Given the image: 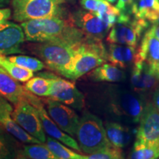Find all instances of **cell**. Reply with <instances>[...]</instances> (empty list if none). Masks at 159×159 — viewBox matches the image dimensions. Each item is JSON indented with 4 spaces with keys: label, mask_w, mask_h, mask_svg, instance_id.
Here are the masks:
<instances>
[{
    "label": "cell",
    "mask_w": 159,
    "mask_h": 159,
    "mask_svg": "<svg viewBox=\"0 0 159 159\" xmlns=\"http://www.w3.org/2000/svg\"><path fill=\"white\" fill-rule=\"evenodd\" d=\"M71 18L75 25L89 39L102 40L111 29L100 18L91 12L79 11Z\"/></svg>",
    "instance_id": "5bb4252c"
},
{
    "label": "cell",
    "mask_w": 159,
    "mask_h": 159,
    "mask_svg": "<svg viewBox=\"0 0 159 159\" xmlns=\"http://www.w3.org/2000/svg\"><path fill=\"white\" fill-rule=\"evenodd\" d=\"M25 39L33 42L57 41L77 47L85 39V35L76 25L71 16L45 18L21 22Z\"/></svg>",
    "instance_id": "6da1fadb"
},
{
    "label": "cell",
    "mask_w": 159,
    "mask_h": 159,
    "mask_svg": "<svg viewBox=\"0 0 159 159\" xmlns=\"http://www.w3.org/2000/svg\"><path fill=\"white\" fill-rule=\"evenodd\" d=\"M150 68L152 74L155 75V77L159 80V63H153V64H150Z\"/></svg>",
    "instance_id": "e575fe53"
},
{
    "label": "cell",
    "mask_w": 159,
    "mask_h": 159,
    "mask_svg": "<svg viewBox=\"0 0 159 159\" xmlns=\"http://www.w3.org/2000/svg\"><path fill=\"white\" fill-rule=\"evenodd\" d=\"M152 103H153L157 110L159 111V83L154 89L153 94H152Z\"/></svg>",
    "instance_id": "836d02e7"
},
{
    "label": "cell",
    "mask_w": 159,
    "mask_h": 159,
    "mask_svg": "<svg viewBox=\"0 0 159 159\" xmlns=\"http://www.w3.org/2000/svg\"><path fill=\"white\" fill-rule=\"evenodd\" d=\"M27 93V91L19 81L10 76L0 66V96L15 105L25 98Z\"/></svg>",
    "instance_id": "e0dca14e"
},
{
    "label": "cell",
    "mask_w": 159,
    "mask_h": 159,
    "mask_svg": "<svg viewBox=\"0 0 159 159\" xmlns=\"http://www.w3.org/2000/svg\"><path fill=\"white\" fill-rule=\"evenodd\" d=\"M26 98L32 105H34L35 108H37L38 111H39L40 119H41V123H42V126L45 134H47L51 138L59 141L60 142H61L62 144H65L66 146L69 147L71 149H73V150H76L79 152H82L77 141L73 137L63 132L53 122L52 119L49 117L47 110L43 107V100L39 99L38 97H35V95L31 94L29 91H27Z\"/></svg>",
    "instance_id": "30bf717a"
},
{
    "label": "cell",
    "mask_w": 159,
    "mask_h": 159,
    "mask_svg": "<svg viewBox=\"0 0 159 159\" xmlns=\"http://www.w3.org/2000/svg\"><path fill=\"white\" fill-rule=\"evenodd\" d=\"M100 1H104L108 3H114L116 0H100Z\"/></svg>",
    "instance_id": "74e56055"
},
{
    "label": "cell",
    "mask_w": 159,
    "mask_h": 159,
    "mask_svg": "<svg viewBox=\"0 0 159 159\" xmlns=\"http://www.w3.org/2000/svg\"><path fill=\"white\" fill-rule=\"evenodd\" d=\"M45 144L58 159H83V155L77 153L51 137H47Z\"/></svg>",
    "instance_id": "d4e9b609"
},
{
    "label": "cell",
    "mask_w": 159,
    "mask_h": 159,
    "mask_svg": "<svg viewBox=\"0 0 159 159\" xmlns=\"http://www.w3.org/2000/svg\"><path fill=\"white\" fill-rule=\"evenodd\" d=\"M14 105L12 115L15 122L27 134L41 143H45L47 136L37 108L26 97Z\"/></svg>",
    "instance_id": "9c48e42d"
},
{
    "label": "cell",
    "mask_w": 159,
    "mask_h": 159,
    "mask_svg": "<svg viewBox=\"0 0 159 159\" xmlns=\"http://www.w3.org/2000/svg\"><path fill=\"white\" fill-rule=\"evenodd\" d=\"M131 15L136 19L148 20L154 23L159 16L158 0H136L131 8Z\"/></svg>",
    "instance_id": "44dd1931"
},
{
    "label": "cell",
    "mask_w": 159,
    "mask_h": 159,
    "mask_svg": "<svg viewBox=\"0 0 159 159\" xmlns=\"http://www.w3.org/2000/svg\"><path fill=\"white\" fill-rule=\"evenodd\" d=\"M25 159H27V158H25Z\"/></svg>",
    "instance_id": "b9f144b4"
},
{
    "label": "cell",
    "mask_w": 159,
    "mask_h": 159,
    "mask_svg": "<svg viewBox=\"0 0 159 159\" xmlns=\"http://www.w3.org/2000/svg\"><path fill=\"white\" fill-rule=\"evenodd\" d=\"M89 77L95 82L117 83L126 80V75L122 69L112 63H103L94 69Z\"/></svg>",
    "instance_id": "d6986e66"
},
{
    "label": "cell",
    "mask_w": 159,
    "mask_h": 159,
    "mask_svg": "<svg viewBox=\"0 0 159 159\" xmlns=\"http://www.w3.org/2000/svg\"><path fill=\"white\" fill-rule=\"evenodd\" d=\"M80 2L83 8L95 13L98 9L99 0H80Z\"/></svg>",
    "instance_id": "1f68e13d"
},
{
    "label": "cell",
    "mask_w": 159,
    "mask_h": 159,
    "mask_svg": "<svg viewBox=\"0 0 159 159\" xmlns=\"http://www.w3.org/2000/svg\"><path fill=\"white\" fill-rule=\"evenodd\" d=\"M13 111L11 102L0 96V126L7 134L17 141L24 144H41L38 139L27 134L23 130L13 118Z\"/></svg>",
    "instance_id": "9a60e30c"
},
{
    "label": "cell",
    "mask_w": 159,
    "mask_h": 159,
    "mask_svg": "<svg viewBox=\"0 0 159 159\" xmlns=\"http://www.w3.org/2000/svg\"><path fill=\"white\" fill-rule=\"evenodd\" d=\"M136 50V48L130 46L111 43L107 58L113 65L120 69H126L134 63Z\"/></svg>",
    "instance_id": "ac0fdd59"
},
{
    "label": "cell",
    "mask_w": 159,
    "mask_h": 159,
    "mask_svg": "<svg viewBox=\"0 0 159 159\" xmlns=\"http://www.w3.org/2000/svg\"><path fill=\"white\" fill-rule=\"evenodd\" d=\"M0 66L4 69L10 76L21 83H26L34 76L33 71L14 64L2 55H0Z\"/></svg>",
    "instance_id": "cb8c5ba5"
},
{
    "label": "cell",
    "mask_w": 159,
    "mask_h": 159,
    "mask_svg": "<svg viewBox=\"0 0 159 159\" xmlns=\"http://www.w3.org/2000/svg\"><path fill=\"white\" fill-rule=\"evenodd\" d=\"M77 47L57 41H45L33 45L32 50L43 60V63L49 69L66 77L75 57Z\"/></svg>",
    "instance_id": "5b68a950"
},
{
    "label": "cell",
    "mask_w": 159,
    "mask_h": 159,
    "mask_svg": "<svg viewBox=\"0 0 159 159\" xmlns=\"http://www.w3.org/2000/svg\"><path fill=\"white\" fill-rule=\"evenodd\" d=\"M67 0H12L13 18L18 22L45 18L64 19Z\"/></svg>",
    "instance_id": "277c9868"
},
{
    "label": "cell",
    "mask_w": 159,
    "mask_h": 159,
    "mask_svg": "<svg viewBox=\"0 0 159 159\" xmlns=\"http://www.w3.org/2000/svg\"><path fill=\"white\" fill-rule=\"evenodd\" d=\"M148 27V20L136 18L131 19L130 15L121 13L117 22L113 25L108 34L107 41L136 48L139 39Z\"/></svg>",
    "instance_id": "52a82bcc"
},
{
    "label": "cell",
    "mask_w": 159,
    "mask_h": 159,
    "mask_svg": "<svg viewBox=\"0 0 159 159\" xmlns=\"http://www.w3.org/2000/svg\"><path fill=\"white\" fill-rule=\"evenodd\" d=\"M11 2V0H0V8H2L7 6Z\"/></svg>",
    "instance_id": "8d00e7d4"
},
{
    "label": "cell",
    "mask_w": 159,
    "mask_h": 159,
    "mask_svg": "<svg viewBox=\"0 0 159 159\" xmlns=\"http://www.w3.org/2000/svg\"><path fill=\"white\" fill-rule=\"evenodd\" d=\"M136 61H144L149 65L159 63V41L152 27L143 36L140 47L136 50Z\"/></svg>",
    "instance_id": "2e32d148"
},
{
    "label": "cell",
    "mask_w": 159,
    "mask_h": 159,
    "mask_svg": "<svg viewBox=\"0 0 159 159\" xmlns=\"http://www.w3.org/2000/svg\"><path fill=\"white\" fill-rule=\"evenodd\" d=\"M75 137L83 152L92 154L111 146L102 120L89 112L80 118Z\"/></svg>",
    "instance_id": "3957f363"
},
{
    "label": "cell",
    "mask_w": 159,
    "mask_h": 159,
    "mask_svg": "<svg viewBox=\"0 0 159 159\" xmlns=\"http://www.w3.org/2000/svg\"><path fill=\"white\" fill-rule=\"evenodd\" d=\"M39 75L52 79L49 99L78 111L83 108L85 104L84 94L77 88L74 83L61 78L52 73L43 72L40 73Z\"/></svg>",
    "instance_id": "ba28073f"
},
{
    "label": "cell",
    "mask_w": 159,
    "mask_h": 159,
    "mask_svg": "<svg viewBox=\"0 0 159 159\" xmlns=\"http://www.w3.org/2000/svg\"><path fill=\"white\" fill-rule=\"evenodd\" d=\"M83 159H124L120 148H115L111 145L104 150L84 156Z\"/></svg>",
    "instance_id": "f546056e"
},
{
    "label": "cell",
    "mask_w": 159,
    "mask_h": 159,
    "mask_svg": "<svg viewBox=\"0 0 159 159\" xmlns=\"http://www.w3.org/2000/svg\"><path fill=\"white\" fill-rule=\"evenodd\" d=\"M2 132V131H1V128H0V133H1Z\"/></svg>",
    "instance_id": "60d3db41"
},
{
    "label": "cell",
    "mask_w": 159,
    "mask_h": 159,
    "mask_svg": "<svg viewBox=\"0 0 159 159\" xmlns=\"http://www.w3.org/2000/svg\"><path fill=\"white\" fill-rule=\"evenodd\" d=\"M152 28L153 30V33L159 41V25L157 24H153L152 26Z\"/></svg>",
    "instance_id": "d590c367"
},
{
    "label": "cell",
    "mask_w": 159,
    "mask_h": 159,
    "mask_svg": "<svg viewBox=\"0 0 159 159\" xmlns=\"http://www.w3.org/2000/svg\"><path fill=\"white\" fill-rule=\"evenodd\" d=\"M16 159H25V158L22 156V155L19 154V156H18V157H17V158H16Z\"/></svg>",
    "instance_id": "f35d334b"
},
{
    "label": "cell",
    "mask_w": 159,
    "mask_h": 159,
    "mask_svg": "<svg viewBox=\"0 0 159 159\" xmlns=\"http://www.w3.org/2000/svg\"><path fill=\"white\" fill-rule=\"evenodd\" d=\"M52 83L50 77L44 76L33 77L27 81L25 85V89L31 94L38 97H49Z\"/></svg>",
    "instance_id": "603a6c76"
},
{
    "label": "cell",
    "mask_w": 159,
    "mask_h": 159,
    "mask_svg": "<svg viewBox=\"0 0 159 159\" xmlns=\"http://www.w3.org/2000/svg\"><path fill=\"white\" fill-rule=\"evenodd\" d=\"M25 40L21 25L8 20L0 25V55L5 56L22 53L21 45Z\"/></svg>",
    "instance_id": "4fadbf2b"
},
{
    "label": "cell",
    "mask_w": 159,
    "mask_h": 159,
    "mask_svg": "<svg viewBox=\"0 0 159 159\" xmlns=\"http://www.w3.org/2000/svg\"><path fill=\"white\" fill-rule=\"evenodd\" d=\"M158 1H159V0H158Z\"/></svg>",
    "instance_id": "7bdbcfd3"
},
{
    "label": "cell",
    "mask_w": 159,
    "mask_h": 159,
    "mask_svg": "<svg viewBox=\"0 0 159 159\" xmlns=\"http://www.w3.org/2000/svg\"><path fill=\"white\" fill-rule=\"evenodd\" d=\"M159 80L155 77L150 70V66L148 63L143 62L142 71H141V91L142 94L154 90Z\"/></svg>",
    "instance_id": "f1b7e54d"
},
{
    "label": "cell",
    "mask_w": 159,
    "mask_h": 159,
    "mask_svg": "<svg viewBox=\"0 0 159 159\" xmlns=\"http://www.w3.org/2000/svg\"><path fill=\"white\" fill-rule=\"evenodd\" d=\"M139 122L136 141L159 144V111L152 102H147L144 105Z\"/></svg>",
    "instance_id": "7c38bea8"
},
{
    "label": "cell",
    "mask_w": 159,
    "mask_h": 159,
    "mask_svg": "<svg viewBox=\"0 0 159 159\" xmlns=\"http://www.w3.org/2000/svg\"><path fill=\"white\" fill-rule=\"evenodd\" d=\"M11 16V10L10 8H0V25L7 21Z\"/></svg>",
    "instance_id": "d6a6232c"
},
{
    "label": "cell",
    "mask_w": 159,
    "mask_h": 159,
    "mask_svg": "<svg viewBox=\"0 0 159 159\" xmlns=\"http://www.w3.org/2000/svg\"><path fill=\"white\" fill-rule=\"evenodd\" d=\"M43 101L47 106V113L53 122L66 134L75 137L80 117L74 109L49 98Z\"/></svg>",
    "instance_id": "8fae6325"
},
{
    "label": "cell",
    "mask_w": 159,
    "mask_h": 159,
    "mask_svg": "<svg viewBox=\"0 0 159 159\" xmlns=\"http://www.w3.org/2000/svg\"><path fill=\"white\" fill-rule=\"evenodd\" d=\"M159 158V144H150L135 141L131 151L130 159H158Z\"/></svg>",
    "instance_id": "7402d4cb"
},
{
    "label": "cell",
    "mask_w": 159,
    "mask_h": 159,
    "mask_svg": "<svg viewBox=\"0 0 159 159\" xmlns=\"http://www.w3.org/2000/svg\"><path fill=\"white\" fill-rule=\"evenodd\" d=\"M105 129L109 142L115 148L121 149L130 144L131 131L128 127L110 122L105 124Z\"/></svg>",
    "instance_id": "ffe728a7"
},
{
    "label": "cell",
    "mask_w": 159,
    "mask_h": 159,
    "mask_svg": "<svg viewBox=\"0 0 159 159\" xmlns=\"http://www.w3.org/2000/svg\"><path fill=\"white\" fill-rule=\"evenodd\" d=\"M108 51L102 40L85 38L77 46L75 57L66 78L75 80L80 78L89 71L103 64L108 61Z\"/></svg>",
    "instance_id": "7a4b0ae2"
},
{
    "label": "cell",
    "mask_w": 159,
    "mask_h": 159,
    "mask_svg": "<svg viewBox=\"0 0 159 159\" xmlns=\"http://www.w3.org/2000/svg\"><path fill=\"white\" fill-rule=\"evenodd\" d=\"M21 155L27 159H58L43 143L25 145Z\"/></svg>",
    "instance_id": "484cf974"
},
{
    "label": "cell",
    "mask_w": 159,
    "mask_h": 159,
    "mask_svg": "<svg viewBox=\"0 0 159 159\" xmlns=\"http://www.w3.org/2000/svg\"><path fill=\"white\" fill-rule=\"evenodd\" d=\"M110 111L118 116L133 123H139L144 105L136 93L119 87L111 86L107 93Z\"/></svg>",
    "instance_id": "8992f818"
},
{
    "label": "cell",
    "mask_w": 159,
    "mask_h": 159,
    "mask_svg": "<svg viewBox=\"0 0 159 159\" xmlns=\"http://www.w3.org/2000/svg\"><path fill=\"white\" fill-rule=\"evenodd\" d=\"M136 0H118L116 7L121 13L131 16V8Z\"/></svg>",
    "instance_id": "4dcf8cb0"
},
{
    "label": "cell",
    "mask_w": 159,
    "mask_h": 159,
    "mask_svg": "<svg viewBox=\"0 0 159 159\" xmlns=\"http://www.w3.org/2000/svg\"><path fill=\"white\" fill-rule=\"evenodd\" d=\"M6 58L14 64L33 72L39 71L45 68L44 63L36 57L27 55H12L6 57Z\"/></svg>",
    "instance_id": "83f0119b"
},
{
    "label": "cell",
    "mask_w": 159,
    "mask_h": 159,
    "mask_svg": "<svg viewBox=\"0 0 159 159\" xmlns=\"http://www.w3.org/2000/svg\"><path fill=\"white\" fill-rule=\"evenodd\" d=\"M152 24H157V25H159V16L158 17V19H156V21H155L154 23H152Z\"/></svg>",
    "instance_id": "ab89813d"
},
{
    "label": "cell",
    "mask_w": 159,
    "mask_h": 159,
    "mask_svg": "<svg viewBox=\"0 0 159 159\" xmlns=\"http://www.w3.org/2000/svg\"><path fill=\"white\" fill-rule=\"evenodd\" d=\"M16 140L7 133H0V159L17 158L19 154Z\"/></svg>",
    "instance_id": "4316f807"
}]
</instances>
